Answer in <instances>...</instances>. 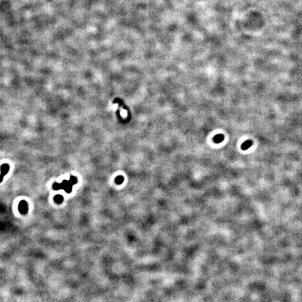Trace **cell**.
Segmentation results:
<instances>
[{
  "mask_svg": "<svg viewBox=\"0 0 302 302\" xmlns=\"http://www.w3.org/2000/svg\"><path fill=\"white\" fill-rule=\"evenodd\" d=\"M28 210V207L26 203L24 201H22L19 204V211L23 214H26Z\"/></svg>",
  "mask_w": 302,
  "mask_h": 302,
  "instance_id": "obj_1",
  "label": "cell"
},
{
  "mask_svg": "<svg viewBox=\"0 0 302 302\" xmlns=\"http://www.w3.org/2000/svg\"><path fill=\"white\" fill-rule=\"evenodd\" d=\"M252 144H253V142H252V141H251V140H247V141L244 142L242 144L241 148L243 150H244V151H245V150L250 148L252 145Z\"/></svg>",
  "mask_w": 302,
  "mask_h": 302,
  "instance_id": "obj_2",
  "label": "cell"
},
{
  "mask_svg": "<svg viewBox=\"0 0 302 302\" xmlns=\"http://www.w3.org/2000/svg\"><path fill=\"white\" fill-rule=\"evenodd\" d=\"M224 139V136L223 134H217L215 135L214 138H213V141L216 143H219L223 142Z\"/></svg>",
  "mask_w": 302,
  "mask_h": 302,
  "instance_id": "obj_3",
  "label": "cell"
},
{
  "mask_svg": "<svg viewBox=\"0 0 302 302\" xmlns=\"http://www.w3.org/2000/svg\"><path fill=\"white\" fill-rule=\"evenodd\" d=\"M55 201H56V202H57V203H60L63 200V198L60 195H57V196L55 197Z\"/></svg>",
  "mask_w": 302,
  "mask_h": 302,
  "instance_id": "obj_4",
  "label": "cell"
},
{
  "mask_svg": "<svg viewBox=\"0 0 302 302\" xmlns=\"http://www.w3.org/2000/svg\"><path fill=\"white\" fill-rule=\"evenodd\" d=\"M123 181H124L123 177L121 176H119L116 177V179L115 180L116 183H117L118 184H120V183H121L123 182Z\"/></svg>",
  "mask_w": 302,
  "mask_h": 302,
  "instance_id": "obj_5",
  "label": "cell"
}]
</instances>
